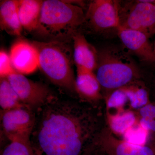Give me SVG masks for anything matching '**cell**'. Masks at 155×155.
<instances>
[{"mask_svg":"<svg viewBox=\"0 0 155 155\" xmlns=\"http://www.w3.org/2000/svg\"><path fill=\"white\" fill-rule=\"evenodd\" d=\"M36 112L30 137L36 155H82L105 127L98 109L57 97Z\"/></svg>","mask_w":155,"mask_h":155,"instance_id":"1","label":"cell"},{"mask_svg":"<svg viewBox=\"0 0 155 155\" xmlns=\"http://www.w3.org/2000/svg\"><path fill=\"white\" fill-rule=\"evenodd\" d=\"M85 17L83 8L69 1L45 0L36 31L47 41L70 43L84 24Z\"/></svg>","mask_w":155,"mask_h":155,"instance_id":"2","label":"cell"},{"mask_svg":"<svg viewBox=\"0 0 155 155\" xmlns=\"http://www.w3.org/2000/svg\"><path fill=\"white\" fill-rule=\"evenodd\" d=\"M95 75L101 87L111 92L139 80L140 71L125 49L108 46L98 51Z\"/></svg>","mask_w":155,"mask_h":155,"instance_id":"3","label":"cell"},{"mask_svg":"<svg viewBox=\"0 0 155 155\" xmlns=\"http://www.w3.org/2000/svg\"><path fill=\"white\" fill-rule=\"evenodd\" d=\"M38 54V68L51 82L71 92L75 91L73 56L68 44L33 41Z\"/></svg>","mask_w":155,"mask_h":155,"instance_id":"4","label":"cell"},{"mask_svg":"<svg viewBox=\"0 0 155 155\" xmlns=\"http://www.w3.org/2000/svg\"><path fill=\"white\" fill-rule=\"evenodd\" d=\"M120 28L140 31L151 37L155 35V4L145 0L119 1Z\"/></svg>","mask_w":155,"mask_h":155,"instance_id":"5","label":"cell"},{"mask_svg":"<svg viewBox=\"0 0 155 155\" xmlns=\"http://www.w3.org/2000/svg\"><path fill=\"white\" fill-rule=\"evenodd\" d=\"M7 78L22 102L33 111L38 110L56 97L46 85L20 73L14 72Z\"/></svg>","mask_w":155,"mask_h":155,"instance_id":"6","label":"cell"},{"mask_svg":"<svg viewBox=\"0 0 155 155\" xmlns=\"http://www.w3.org/2000/svg\"><path fill=\"white\" fill-rule=\"evenodd\" d=\"M95 33L120 28L119 1L94 0L89 5L84 24Z\"/></svg>","mask_w":155,"mask_h":155,"instance_id":"7","label":"cell"},{"mask_svg":"<svg viewBox=\"0 0 155 155\" xmlns=\"http://www.w3.org/2000/svg\"><path fill=\"white\" fill-rule=\"evenodd\" d=\"M35 122V114L26 106L1 111V126L9 141L30 139Z\"/></svg>","mask_w":155,"mask_h":155,"instance_id":"8","label":"cell"},{"mask_svg":"<svg viewBox=\"0 0 155 155\" xmlns=\"http://www.w3.org/2000/svg\"><path fill=\"white\" fill-rule=\"evenodd\" d=\"M97 143L107 155H155V148L151 145L130 144L116 137L107 126L101 131Z\"/></svg>","mask_w":155,"mask_h":155,"instance_id":"9","label":"cell"},{"mask_svg":"<svg viewBox=\"0 0 155 155\" xmlns=\"http://www.w3.org/2000/svg\"><path fill=\"white\" fill-rule=\"evenodd\" d=\"M117 34L126 49L140 61L155 64V53L148 37L140 31L122 28L118 29Z\"/></svg>","mask_w":155,"mask_h":155,"instance_id":"10","label":"cell"},{"mask_svg":"<svg viewBox=\"0 0 155 155\" xmlns=\"http://www.w3.org/2000/svg\"><path fill=\"white\" fill-rule=\"evenodd\" d=\"M9 55L13 67L18 73L27 75L38 68V52L32 43L17 41L12 45Z\"/></svg>","mask_w":155,"mask_h":155,"instance_id":"11","label":"cell"},{"mask_svg":"<svg viewBox=\"0 0 155 155\" xmlns=\"http://www.w3.org/2000/svg\"><path fill=\"white\" fill-rule=\"evenodd\" d=\"M73 60L77 69L94 72L97 65L98 51L78 31L73 35Z\"/></svg>","mask_w":155,"mask_h":155,"instance_id":"12","label":"cell"},{"mask_svg":"<svg viewBox=\"0 0 155 155\" xmlns=\"http://www.w3.org/2000/svg\"><path fill=\"white\" fill-rule=\"evenodd\" d=\"M101 86L93 72L77 69L75 91L78 95L88 101H95L101 97Z\"/></svg>","mask_w":155,"mask_h":155,"instance_id":"13","label":"cell"},{"mask_svg":"<svg viewBox=\"0 0 155 155\" xmlns=\"http://www.w3.org/2000/svg\"><path fill=\"white\" fill-rule=\"evenodd\" d=\"M19 0L1 1L0 3V27L7 33L19 36L23 29L18 15Z\"/></svg>","mask_w":155,"mask_h":155,"instance_id":"14","label":"cell"},{"mask_svg":"<svg viewBox=\"0 0 155 155\" xmlns=\"http://www.w3.org/2000/svg\"><path fill=\"white\" fill-rule=\"evenodd\" d=\"M43 2L41 0H19L18 15L22 29L29 32L36 31Z\"/></svg>","mask_w":155,"mask_h":155,"instance_id":"15","label":"cell"},{"mask_svg":"<svg viewBox=\"0 0 155 155\" xmlns=\"http://www.w3.org/2000/svg\"><path fill=\"white\" fill-rule=\"evenodd\" d=\"M138 122V115L130 110L108 115V128L115 135L122 136Z\"/></svg>","mask_w":155,"mask_h":155,"instance_id":"16","label":"cell"},{"mask_svg":"<svg viewBox=\"0 0 155 155\" xmlns=\"http://www.w3.org/2000/svg\"><path fill=\"white\" fill-rule=\"evenodd\" d=\"M129 100V105L133 110H140L150 103L149 92L143 82L136 80L123 87Z\"/></svg>","mask_w":155,"mask_h":155,"instance_id":"17","label":"cell"},{"mask_svg":"<svg viewBox=\"0 0 155 155\" xmlns=\"http://www.w3.org/2000/svg\"><path fill=\"white\" fill-rule=\"evenodd\" d=\"M0 106L3 111L25 106L7 78H1L0 80Z\"/></svg>","mask_w":155,"mask_h":155,"instance_id":"18","label":"cell"},{"mask_svg":"<svg viewBox=\"0 0 155 155\" xmlns=\"http://www.w3.org/2000/svg\"><path fill=\"white\" fill-rule=\"evenodd\" d=\"M1 155H36L30 139H19L9 141Z\"/></svg>","mask_w":155,"mask_h":155,"instance_id":"19","label":"cell"},{"mask_svg":"<svg viewBox=\"0 0 155 155\" xmlns=\"http://www.w3.org/2000/svg\"><path fill=\"white\" fill-rule=\"evenodd\" d=\"M150 135L149 132L138 122L122 135V139L131 144L143 146L148 144Z\"/></svg>","mask_w":155,"mask_h":155,"instance_id":"20","label":"cell"},{"mask_svg":"<svg viewBox=\"0 0 155 155\" xmlns=\"http://www.w3.org/2000/svg\"><path fill=\"white\" fill-rule=\"evenodd\" d=\"M127 104H129V100L123 87L111 92L108 95L107 101V108L108 112L112 110L115 111V113L112 114L125 111L123 109Z\"/></svg>","mask_w":155,"mask_h":155,"instance_id":"21","label":"cell"},{"mask_svg":"<svg viewBox=\"0 0 155 155\" xmlns=\"http://www.w3.org/2000/svg\"><path fill=\"white\" fill-rule=\"evenodd\" d=\"M138 116L140 124L153 135V138L154 137L155 103L151 102L139 110Z\"/></svg>","mask_w":155,"mask_h":155,"instance_id":"22","label":"cell"},{"mask_svg":"<svg viewBox=\"0 0 155 155\" xmlns=\"http://www.w3.org/2000/svg\"><path fill=\"white\" fill-rule=\"evenodd\" d=\"M15 71L12 65L10 55L5 51L2 49L0 51V77L6 78Z\"/></svg>","mask_w":155,"mask_h":155,"instance_id":"23","label":"cell"},{"mask_svg":"<svg viewBox=\"0 0 155 155\" xmlns=\"http://www.w3.org/2000/svg\"><path fill=\"white\" fill-rule=\"evenodd\" d=\"M96 142L88 148L82 155H107Z\"/></svg>","mask_w":155,"mask_h":155,"instance_id":"24","label":"cell"},{"mask_svg":"<svg viewBox=\"0 0 155 155\" xmlns=\"http://www.w3.org/2000/svg\"><path fill=\"white\" fill-rule=\"evenodd\" d=\"M150 144L152 146H153V147H154L155 148V136L154 137H153Z\"/></svg>","mask_w":155,"mask_h":155,"instance_id":"25","label":"cell"},{"mask_svg":"<svg viewBox=\"0 0 155 155\" xmlns=\"http://www.w3.org/2000/svg\"><path fill=\"white\" fill-rule=\"evenodd\" d=\"M153 48L154 51V52L155 53V39L153 43Z\"/></svg>","mask_w":155,"mask_h":155,"instance_id":"26","label":"cell"},{"mask_svg":"<svg viewBox=\"0 0 155 155\" xmlns=\"http://www.w3.org/2000/svg\"></svg>","mask_w":155,"mask_h":155,"instance_id":"27","label":"cell"},{"mask_svg":"<svg viewBox=\"0 0 155 155\" xmlns=\"http://www.w3.org/2000/svg\"><path fill=\"white\" fill-rule=\"evenodd\" d=\"M154 102L155 103V102Z\"/></svg>","mask_w":155,"mask_h":155,"instance_id":"28","label":"cell"}]
</instances>
